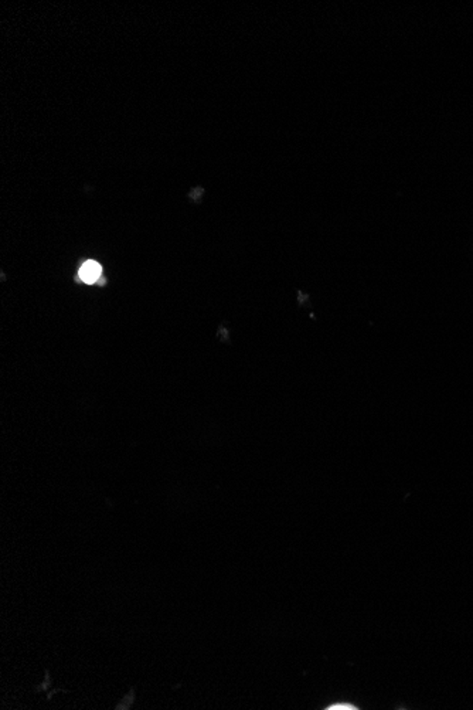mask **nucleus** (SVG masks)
Instances as JSON below:
<instances>
[{"mask_svg": "<svg viewBox=\"0 0 473 710\" xmlns=\"http://www.w3.org/2000/svg\"><path fill=\"white\" fill-rule=\"evenodd\" d=\"M331 710H355L356 707H353L352 705H334V706L329 707Z\"/></svg>", "mask_w": 473, "mask_h": 710, "instance_id": "obj_2", "label": "nucleus"}, {"mask_svg": "<svg viewBox=\"0 0 473 710\" xmlns=\"http://www.w3.org/2000/svg\"><path fill=\"white\" fill-rule=\"evenodd\" d=\"M101 265L98 264L97 262H84L83 267L80 269V278L84 282H87V284H94L101 277Z\"/></svg>", "mask_w": 473, "mask_h": 710, "instance_id": "obj_1", "label": "nucleus"}]
</instances>
